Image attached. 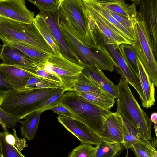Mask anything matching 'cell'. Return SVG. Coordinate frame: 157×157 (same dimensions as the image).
<instances>
[{"instance_id":"obj_16","label":"cell","mask_w":157,"mask_h":157,"mask_svg":"<svg viewBox=\"0 0 157 157\" xmlns=\"http://www.w3.org/2000/svg\"><path fill=\"white\" fill-rule=\"evenodd\" d=\"M123 121L117 111L111 112L105 120L98 136L100 140L112 143H123Z\"/></svg>"},{"instance_id":"obj_31","label":"cell","mask_w":157,"mask_h":157,"mask_svg":"<svg viewBox=\"0 0 157 157\" xmlns=\"http://www.w3.org/2000/svg\"><path fill=\"white\" fill-rule=\"evenodd\" d=\"M1 157H25L15 146L6 140L4 132H0Z\"/></svg>"},{"instance_id":"obj_44","label":"cell","mask_w":157,"mask_h":157,"mask_svg":"<svg viewBox=\"0 0 157 157\" xmlns=\"http://www.w3.org/2000/svg\"><path fill=\"white\" fill-rule=\"evenodd\" d=\"M1 150H0V156L1 157Z\"/></svg>"},{"instance_id":"obj_32","label":"cell","mask_w":157,"mask_h":157,"mask_svg":"<svg viewBox=\"0 0 157 157\" xmlns=\"http://www.w3.org/2000/svg\"><path fill=\"white\" fill-rule=\"evenodd\" d=\"M52 87L63 88L62 86L57 83L46 80L38 76L33 75L27 81L25 89Z\"/></svg>"},{"instance_id":"obj_24","label":"cell","mask_w":157,"mask_h":157,"mask_svg":"<svg viewBox=\"0 0 157 157\" xmlns=\"http://www.w3.org/2000/svg\"><path fill=\"white\" fill-rule=\"evenodd\" d=\"M83 1L102 16L127 39L132 42L135 40L134 36L117 21L107 10L100 6L96 0H83Z\"/></svg>"},{"instance_id":"obj_36","label":"cell","mask_w":157,"mask_h":157,"mask_svg":"<svg viewBox=\"0 0 157 157\" xmlns=\"http://www.w3.org/2000/svg\"><path fill=\"white\" fill-rule=\"evenodd\" d=\"M107 10L117 21L134 36V20L132 21L125 18L108 10Z\"/></svg>"},{"instance_id":"obj_2","label":"cell","mask_w":157,"mask_h":157,"mask_svg":"<svg viewBox=\"0 0 157 157\" xmlns=\"http://www.w3.org/2000/svg\"><path fill=\"white\" fill-rule=\"evenodd\" d=\"M59 26L68 46L78 58L81 66H94L101 70L111 71L113 60L102 42L95 48L84 44L73 26L68 21L60 20Z\"/></svg>"},{"instance_id":"obj_29","label":"cell","mask_w":157,"mask_h":157,"mask_svg":"<svg viewBox=\"0 0 157 157\" xmlns=\"http://www.w3.org/2000/svg\"><path fill=\"white\" fill-rule=\"evenodd\" d=\"M119 48L122 57L128 67L139 76L137 56L131 44H121L120 45Z\"/></svg>"},{"instance_id":"obj_11","label":"cell","mask_w":157,"mask_h":157,"mask_svg":"<svg viewBox=\"0 0 157 157\" xmlns=\"http://www.w3.org/2000/svg\"><path fill=\"white\" fill-rule=\"evenodd\" d=\"M34 13L27 7L25 0H0V17L32 24Z\"/></svg>"},{"instance_id":"obj_9","label":"cell","mask_w":157,"mask_h":157,"mask_svg":"<svg viewBox=\"0 0 157 157\" xmlns=\"http://www.w3.org/2000/svg\"><path fill=\"white\" fill-rule=\"evenodd\" d=\"M100 37L114 62V67L121 78L126 81L136 90L142 101L144 96L139 76L128 67L120 52L119 46L113 42L99 32Z\"/></svg>"},{"instance_id":"obj_34","label":"cell","mask_w":157,"mask_h":157,"mask_svg":"<svg viewBox=\"0 0 157 157\" xmlns=\"http://www.w3.org/2000/svg\"><path fill=\"white\" fill-rule=\"evenodd\" d=\"M96 148L92 145L82 144L73 149L67 157H92Z\"/></svg>"},{"instance_id":"obj_38","label":"cell","mask_w":157,"mask_h":157,"mask_svg":"<svg viewBox=\"0 0 157 157\" xmlns=\"http://www.w3.org/2000/svg\"><path fill=\"white\" fill-rule=\"evenodd\" d=\"M14 90L0 70V98L7 92Z\"/></svg>"},{"instance_id":"obj_26","label":"cell","mask_w":157,"mask_h":157,"mask_svg":"<svg viewBox=\"0 0 157 157\" xmlns=\"http://www.w3.org/2000/svg\"><path fill=\"white\" fill-rule=\"evenodd\" d=\"M33 23L43 38L51 47L55 54L60 53L57 43L42 16L39 14L36 15Z\"/></svg>"},{"instance_id":"obj_15","label":"cell","mask_w":157,"mask_h":157,"mask_svg":"<svg viewBox=\"0 0 157 157\" xmlns=\"http://www.w3.org/2000/svg\"><path fill=\"white\" fill-rule=\"evenodd\" d=\"M57 119L58 121L81 143L96 146L100 143L98 136L81 122L74 118L60 115L58 116Z\"/></svg>"},{"instance_id":"obj_23","label":"cell","mask_w":157,"mask_h":157,"mask_svg":"<svg viewBox=\"0 0 157 157\" xmlns=\"http://www.w3.org/2000/svg\"><path fill=\"white\" fill-rule=\"evenodd\" d=\"M72 90L77 92L111 95L82 73L80 74L75 82Z\"/></svg>"},{"instance_id":"obj_3","label":"cell","mask_w":157,"mask_h":157,"mask_svg":"<svg viewBox=\"0 0 157 157\" xmlns=\"http://www.w3.org/2000/svg\"><path fill=\"white\" fill-rule=\"evenodd\" d=\"M59 11L60 20L69 22L84 44L90 48L97 47L98 31L86 13L83 0H61Z\"/></svg>"},{"instance_id":"obj_4","label":"cell","mask_w":157,"mask_h":157,"mask_svg":"<svg viewBox=\"0 0 157 157\" xmlns=\"http://www.w3.org/2000/svg\"><path fill=\"white\" fill-rule=\"evenodd\" d=\"M59 103L98 136L104 122L111 112L97 105L78 94L74 91H65Z\"/></svg>"},{"instance_id":"obj_12","label":"cell","mask_w":157,"mask_h":157,"mask_svg":"<svg viewBox=\"0 0 157 157\" xmlns=\"http://www.w3.org/2000/svg\"><path fill=\"white\" fill-rule=\"evenodd\" d=\"M0 59L3 64L18 67L34 75L39 65L20 50L8 43L4 44L0 53Z\"/></svg>"},{"instance_id":"obj_35","label":"cell","mask_w":157,"mask_h":157,"mask_svg":"<svg viewBox=\"0 0 157 157\" xmlns=\"http://www.w3.org/2000/svg\"><path fill=\"white\" fill-rule=\"evenodd\" d=\"M66 91L63 89L60 92L53 95L48 99L43 101L39 104L36 111L38 110L42 113L57 105L63 94Z\"/></svg>"},{"instance_id":"obj_25","label":"cell","mask_w":157,"mask_h":157,"mask_svg":"<svg viewBox=\"0 0 157 157\" xmlns=\"http://www.w3.org/2000/svg\"><path fill=\"white\" fill-rule=\"evenodd\" d=\"M95 146L92 157H118L125 149L123 143H112L102 140Z\"/></svg>"},{"instance_id":"obj_13","label":"cell","mask_w":157,"mask_h":157,"mask_svg":"<svg viewBox=\"0 0 157 157\" xmlns=\"http://www.w3.org/2000/svg\"><path fill=\"white\" fill-rule=\"evenodd\" d=\"M139 13L147 28L156 59L157 56V0H140Z\"/></svg>"},{"instance_id":"obj_7","label":"cell","mask_w":157,"mask_h":157,"mask_svg":"<svg viewBox=\"0 0 157 157\" xmlns=\"http://www.w3.org/2000/svg\"><path fill=\"white\" fill-rule=\"evenodd\" d=\"M135 40L131 44L142 63L150 78L157 86V63L154 54L151 42L145 24L138 12L133 21Z\"/></svg>"},{"instance_id":"obj_19","label":"cell","mask_w":157,"mask_h":157,"mask_svg":"<svg viewBox=\"0 0 157 157\" xmlns=\"http://www.w3.org/2000/svg\"><path fill=\"white\" fill-rule=\"evenodd\" d=\"M96 1L102 7L121 17L132 21L136 18L138 12L136 10V5L134 2L130 5L123 0Z\"/></svg>"},{"instance_id":"obj_40","label":"cell","mask_w":157,"mask_h":157,"mask_svg":"<svg viewBox=\"0 0 157 157\" xmlns=\"http://www.w3.org/2000/svg\"><path fill=\"white\" fill-rule=\"evenodd\" d=\"M13 135L15 137L14 146L19 151H22L24 148L27 147L28 144L26 139L24 138H19L17 135L16 131L14 128L13 129Z\"/></svg>"},{"instance_id":"obj_10","label":"cell","mask_w":157,"mask_h":157,"mask_svg":"<svg viewBox=\"0 0 157 157\" xmlns=\"http://www.w3.org/2000/svg\"><path fill=\"white\" fill-rule=\"evenodd\" d=\"M39 14L43 17L49 29L58 45L60 53L70 61L81 65L77 56L66 43L60 29L59 9L51 12L40 11Z\"/></svg>"},{"instance_id":"obj_28","label":"cell","mask_w":157,"mask_h":157,"mask_svg":"<svg viewBox=\"0 0 157 157\" xmlns=\"http://www.w3.org/2000/svg\"><path fill=\"white\" fill-rule=\"evenodd\" d=\"M76 93L94 104L107 110H109L113 107L115 103V98L112 95L84 92Z\"/></svg>"},{"instance_id":"obj_14","label":"cell","mask_w":157,"mask_h":157,"mask_svg":"<svg viewBox=\"0 0 157 157\" xmlns=\"http://www.w3.org/2000/svg\"><path fill=\"white\" fill-rule=\"evenodd\" d=\"M83 3L87 14L92 19L99 32L119 46L124 44H131L132 42L102 16L89 5Z\"/></svg>"},{"instance_id":"obj_37","label":"cell","mask_w":157,"mask_h":157,"mask_svg":"<svg viewBox=\"0 0 157 157\" xmlns=\"http://www.w3.org/2000/svg\"><path fill=\"white\" fill-rule=\"evenodd\" d=\"M0 119L6 128L14 129L19 120L13 117L0 108Z\"/></svg>"},{"instance_id":"obj_8","label":"cell","mask_w":157,"mask_h":157,"mask_svg":"<svg viewBox=\"0 0 157 157\" xmlns=\"http://www.w3.org/2000/svg\"><path fill=\"white\" fill-rule=\"evenodd\" d=\"M39 67L58 76L66 91L72 90L75 82L83 69L82 66L70 61L60 53L50 55L47 61Z\"/></svg>"},{"instance_id":"obj_43","label":"cell","mask_w":157,"mask_h":157,"mask_svg":"<svg viewBox=\"0 0 157 157\" xmlns=\"http://www.w3.org/2000/svg\"><path fill=\"white\" fill-rule=\"evenodd\" d=\"M129 156V149H126V153L125 157H128Z\"/></svg>"},{"instance_id":"obj_5","label":"cell","mask_w":157,"mask_h":157,"mask_svg":"<svg viewBox=\"0 0 157 157\" xmlns=\"http://www.w3.org/2000/svg\"><path fill=\"white\" fill-rule=\"evenodd\" d=\"M117 86L118 93L117 111L144 138L151 141L152 122L150 118L140 107L126 81L121 78Z\"/></svg>"},{"instance_id":"obj_27","label":"cell","mask_w":157,"mask_h":157,"mask_svg":"<svg viewBox=\"0 0 157 157\" xmlns=\"http://www.w3.org/2000/svg\"><path fill=\"white\" fill-rule=\"evenodd\" d=\"M8 44L20 50L39 65L45 63L50 55L36 48L22 43H11Z\"/></svg>"},{"instance_id":"obj_30","label":"cell","mask_w":157,"mask_h":157,"mask_svg":"<svg viewBox=\"0 0 157 157\" xmlns=\"http://www.w3.org/2000/svg\"><path fill=\"white\" fill-rule=\"evenodd\" d=\"M151 146L137 143L132 145L131 149L136 157H157V142L156 138L151 140Z\"/></svg>"},{"instance_id":"obj_21","label":"cell","mask_w":157,"mask_h":157,"mask_svg":"<svg viewBox=\"0 0 157 157\" xmlns=\"http://www.w3.org/2000/svg\"><path fill=\"white\" fill-rule=\"evenodd\" d=\"M123 120V144L125 149H131L133 145L140 143L145 145L151 146V141L144 138L138 130L126 119Z\"/></svg>"},{"instance_id":"obj_1","label":"cell","mask_w":157,"mask_h":157,"mask_svg":"<svg viewBox=\"0 0 157 157\" xmlns=\"http://www.w3.org/2000/svg\"><path fill=\"white\" fill-rule=\"evenodd\" d=\"M63 89L52 87L13 90L0 98V108L19 120L36 111L41 102Z\"/></svg>"},{"instance_id":"obj_20","label":"cell","mask_w":157,"mask_h":157,"mask_svg":"<svg viewBox=\"0 0 157 157\" xmlns=\"http://www.w3.org/2000/svg\"><path fill=\"white\" fill-rule=\"evenodd\" d=\"M139 76L143 94V107L147 108L151 107L155 102V88L154 83L137 57Z\"/></svg>"},{"instance_id":"obj_41","label":"cell","mask_w":157,"mask_h":157,"mask_svg":"<svg viewBox=\"0 0 157 157\" xmlns=\"http://www.w3.org/2000/svg\"><path fill=\"white\" fill-rule=\"evenodd\" d=\"M150 119L151 122L154 123L155 135L157 137V113L156 112L152 113Z\"/></svg>"},{"instance_id":"obj_33","label":"cell","mask_w":157,"mask_h":157,"mask_svg":"<svg viewBox=\"0 0 157 157\" xmlns=\"http://www.w3.org/2000/svg\"><path fill=\"white\" fill-rule=\"evenodd\" d=\"M40 11H53L59 8L61 0H28Z\"/></svg>"},{"instance_id":"obj_17","label":"cell","mask_w":157,"mask_h":157,"mask_svg":"<svg viewBox=\"0 0 157 157\" xmlns=\"http://www.w3.org/2000/svg\"><path fill=\"white\" fill-rule=\"evenodd\" d=\"M0 70L14 90L25 89L29 79L34 75L17 67L0 64Z\"/></svg>"},{"instance_id":"obj_39","label":"cell","mask_w":157,"mask_h":157,"mask_svg":"<svg viewBox=\"0 0 157 157\" xmlns=\"http://www.w3.org/2000/svg\"><path fill=\"white\" fill-rule=\"evenodd\" d=\"M50 110L53 111L54 113L59 115L74 118V117L71 111L59 103L57 105L50 109Z\"/></svg>"},{"instance_id":"obj_42","label":"cell","mask_w":157,"mask_h":157,"mask_svg":"<svg viewBox=\"0 0 157 157\" xmlns=\"http://www.w3.org/2000/svg\"><path fill=\"white\" fill-rule=\"evenodd\" d=\"M0 124L2 126L3 129L4 130H5L6 129H7V128L5 127V126L2 124V122H1L0 119Z\"/></svg>"},{"instance_id":"obj_22","label":"cell","mask_w":157,"mask_h":157,"mask_svg":"<svg viewBox=\"0 0 157 157\" xmlns=\"http://www.w3.org/2000/svg\"><path fill=\"white\" fill-rule=\"evenodd\" d=\"M42 113L36 110L25 117L24 121H19L21 124L20 128L22 136L28 141L33 140L35 137L37 130L41 114Z\"/></svg>"},{"instance_id":"obj_18","label":"cell","mask_w":157,"mask_h":157,"mask_svg":"<svg viewBox=\"0 0 157 157\" xmlns=\"http://www.w3.org/2000/svg\"><path fill=\"white\" fill-rule=\"evenodd\" d=\"M82 73L92 79L102 89L117 98L118 89L115 85L105 75L102 70L94 66H82Z\"/></svg>"},{"instance_id":"obj_6","label":"cell","mask_w":157,"mask_h":157,"mask_svg":"<svg viewBox=\"0 0 157 157\" xmlns=\"http://www.w3.org/2000/svg\"><path fill=\"white\" fill-rule=\"evenodd\" d=\"M0 39L3 44L22 43L50 55L55 54L33 23L26 24L0 17Z\"/></svg>"}]
</instances>
